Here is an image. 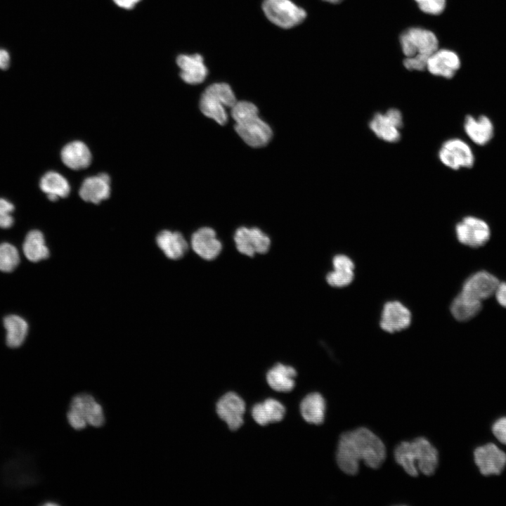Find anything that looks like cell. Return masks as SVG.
Instances as JSON below:
<instances>
[{"mask_svg":"<svg viewBox=\"0 0 506 506\" xmlns=\"http://www.w3.org/2000/svg\"><path fill=\"white\" fill-rule=\"evenodd\" d=\"M233 240L238 251L248 257L266 253L271 246L268 235L256 227L238 228L235 232Z\"/></svg>","mask_w":506,"mask_h":506,"instance_id":"obj_10","label":"cell"},{"mask_svg":"<svg viewBox=\"0 0 506 506\" xmlns=\"http://www.w3.org/2000/svg\"><path fill=\"white\" fill-rule=\"evenodd\" d=\"M494 294L498 304L506 308V282L499 283Z\"/></svg>","mask_w":506,"mask_h":506,"instance_id":"obj_35","label":"cell"},{"mask_svg":"<svg viewBox=\"0 0 506 506\" xmlns=\"http://www.w3.org/2000/svg\"><path fill=\"white\" fill-rule=\"evenodd\" d=\"M176 63L181 70L180 76L186 83L200 84L207 77V68L202 56L198 53L181 54L177 57Z\"/></svg>","mask_w":506,"mask_h":506,"instance_id":"obj_19","label":"cell"},{"mask_svg":"<svg viewBox=\"0 0 506 506\" xmlns=\"http://www.w3.org/2000/svg\"><path fill=\"white\" fill-rule=\"evenodd\" d=\"M285 408L278 401L268 398L253 406L252 416L257 424L266 426L271 422H280L285 415Z\"/></svg>","mask_w":506,"mask_h":506,"instance_id":"obj_24","label":"cell"},{"mask_svg":"<svg viewBox=\"0 0 506 506\" xmlns=\"http://www.w3.org/2000/svg\"><path fill=\"white\" fill-rule=\"evenodd\" d=\"M499 283L494 275L486 271H479L465 281L460 293L469 299L482 301L495 294Z\"/></svg>","mask_w":506,"mask_h":506,"instance_id":"obj_11","label":"cell"},{"mask_svg":"<svg viewBox=\"0 0 506 506\" xmlns=\"http://www.w3.org/2000/svg\"><path fill=\"white\" fill-rule=\"evenodd\" d=\"M492 432L500 443L506 445V417L499 419L493 424Z\"/></svg>","mask_w":506,"mask_h":506,"instance_id":"obj_34","label":"cell"},{"mask_svg":"<svg viewBox=\"0 0 506 506\" xmlns=\"http://www.w3.org/2000/svg\"><path fill=\"white\" fill-rule=\"evenodd\" d=\"M231 110L234 129L247 145L261 148L269 143L273 136L272 129L259 116V110L253 103L237 101Z\"/></svg>","mask_w":506,"mask_h":506,"instance_id":"obj_3","label":"cell"},{"mask_svg":"<svg viewBox=\"0 0 506 506\" xmlns=\"http://www.w3.org/2000/svg\"><path fill=\"white\" fill-rule=\"evenodd\" d=\"M333 271L326 275L327 283L335 287L349 285L353 280L354 264L344 254H337L332 259Z\"/></svg>","mask_w":506,"mask_h":506,"instance_id":"obj_23","label":"cell"},{"mask_svg":"<svg viewBox=\"0 0 506 506\" xmlns=\"http://www.w3.org/2000/svg\"><path fill=\"white\" fill-rule=\"evenodd\" d=\"M15 209L13 204L4 197H0V228H9L14 223L12 213Z\"/></svg>","mask_w":506,"mask_h":506,"instance_id":"obj_32","label":"cell"},{"mask_svg":"<svg viewBox=\"0 0 506 506\" xmlns=\"http://www.w3.org/2000/svg\"><path fill=\"white\" fill-rule=\"evenodd\" d=\"M20 263L17 248L9 242L0 244V271L9 273L14 271Z\"/></svg>","mask_w":506,"mask_h":506,"instance_id":"obj_31","label":"cell"},{"mask_svg":"<svg viewBox=\"0 0 506 506\" xmlns=\"http://www.w3.org/2000/svg\"><path fill=\"white\" fill-rule=\"evenodd\" d=\"M155 242L164 254L172 260L182 258L189 247L184 236L179 231H162L156 236Z\"/></svg>","mask_w":506,"mask_h":506,"instance_id":"obj_21","label":"cell"},{"mask_svg":"<svg viewBox=\"0 0 506 506\" xmlns=\"http://www.w3.org/2000/svg\"><path fill=\"white\" fill-rule=\"evenodd\" d=\"M411 322L408 308L398 301L386 303L383 307L379 325L387 332L394 333L407 328Z\"/></svg>","mask_w":506,"mask_h":506,"instance_id":"obj_16","label":"cell"},{"mask_svg":"<svg viewBox=\"0 0 506 506\" xmlns=\"http://www.w3.org/2000/svg\"><path fill=\"white\" fill-rule=\"evenodd\" d=\"M60 157L64 164L74 170L86 168L91 162L90 150L80 141H74L66 144L62 148Z\"/></svg>","mask_w":506,"mask_h":506,"instance_id":"obj_22","label":"cell"},{"mask_svg":"<svg viewBox=\"0 0 506 506\" xmlns=\"http://www.w3.org/2000/svg\"><path fill=\"white\" fill-rule=\"evenodd\" d=\"M134 4L140 1L141 0H131Z\"/></svg>","mask_w":506,"mask_h":506,"instance_id":"obj_39","label":"cell"},{"mask_svg":"<svg viewBox=\"0 0 506 506\" xmlns=\"http://www.w3.org/2000/svg\"><path fill=\"white\" fill-rule=\"evenodd\" d=\"M323 1L331 3V4H338V3L341 2L342 0H323Z\"/></svg>","mask_w":506,"mask_h":506,"instance_id":"obj_38","label":"cell"},{"mask_svg":"<svg viewBox=\"0 0 506 506\" xmlns=\"http://www.w3.org/2000/svg\"><path fill=\"white\" fill-rule=\"evenodd\" d=\"M403 125V115L395 108L384 112L375 113L368 123L370 129L379 139L389 143H396L401 139Z\"/></svg>","mask_w":506,"mask_h":506,"instance_id":"obj_8","label":"cell"},{"mask_svg":"<svg viewBox=\"0 0 506 506\" xmlns=\"http://www.w3.org/2000/svg\"><path fill=\"white\" fill-rule=\"evenodd\" d=\"M22 249L25 257L32 262L44 260L50 254L44 236L39 230H32L27 234Z\"/></svg>","mask_w":506,"mask_h":506,"instance_id":"obj_28","label":"cell"},{"mask_svg":"<svg viewBox=\"0 0 506 506\" xmlns=\"http://www.w3.org/2000/svg\"><path fill=\"white\" fill-rule=\"evenodd\" d=\"M4 326L6 331V342L11 348L20 346L28 333V324L18 315H8L4 318Z\"/></svg>","mask_w":506,"mask_h":506,"instance_id":"obj_29","label":"cell"},{"mask_svg":"<svg viewBox=\"0 0 506 506\" xmlns=\"http://www.w3.org/2000/svg\"><path fill=\"white\" fill-rule=\"evenodd\" d=\"M81 198L89 202L98 204L109 197L110 179L107 174H99L84 180L79 188Z\"/></svg>","mask_w":506,"mask_h":506,"instance_id":"obj_20","label":"cell"},{"mask_svg":"<svg viewBox=\"0 0 506 506\" xmlns=\"http://www.w3.org/2000/svg\"><path fill=\"white\" fill-rule=\"evenodd\" d=\"M420 9L425 13L439 15L446 6V0H415Z\"/></svg>","mask_w":506,"mask_h":506,"instance_id":"obj_33","label":"cell"},{"mask_svg":"<svg viewBox=\"0 0 506 506\" xmlns=\"http://www.w3.org/2000/svg\"><path fill=\"white\" fill-rule=\"evenodd\" d=\"M385 458L386 447L384 443L366 427L344 432L339 437L336 454L337 463L346 474H356L361 461L370 468L377 469Z\"/></svg>","mask_w":506,"mask_h":506,"instance_id":"obj_1","label":"cell"},{"mask_svg":"<svg viewBox=\"0 0 506 506\" xmlns=\"http://www.w3.org/2000/svg\"><path fill=\"white\" fill-rule=\"evenodd\" d=\"M474 457L480 472L485 476L498 475L506 466V454L493 443L477 448Z\"/></svg>","mask_w":506,"mask_h":506,"instance_id":"obj_14","label":"cell"},{"mask_svg":"<svg viewBox=\"0 0 506 506\" xmlns=\"http://www.w3.org/2000/svg\"><path fill=\"white\" fill-rule=\"evenodd\" d=\"M68 410L76 413L87 425L100 427L105 423L103 407L90 394L75 395L70 401Z\"/></svg>","mask_w":506,"mask_h":506,"instance_id":"obj_12","label":"cell"},{"mask_svg":"<svg viewBox=\"0 0 506 506\" xmlns=\"http://www.w3.org/2000/svg\"><path fill=\"white\" fill-rule=\"evenodd\" d=\"M396 462L411 476L432 475L439 464L436 448L424 437L402 441L394 449Z\"/></svg>","mask_w":506,"mask_h":506,"instance_id":"obj_2","label":"cell"},{"mask_svg":"<svg viewBox=\"0 0 506 506\" xmlns=\"http://www.w3.org/2000/svg\"><path fill=\"white\" fill-rule=\"evenodd\" d=\"M216 411L218 416L226 422L228 428L235 431L243 424L245 403L237 394L228 392L216 403Z\"/></svg>","mask_w":506,"mask_h":506,"instance_id":"obj_13","label":"cell"},{"mask_svg":"<svg viewBox=\"0 0 506 506\" xmlns=\"http://www.w3.org/2000/svg\"><path fill=\"white\" fill-rule=\"evenodd\" d=\"M296 370L290 365L277 363L266 374L270 387L279 392L291 391L295 384Z\"/></svg>","mask_w":506,"mask_h":506,"instance_id":"obj_25","label":"cell"},{"mask_svg":"<svg viewBox=\"0 0 506 506\" xmlns=\"http://www.w3.org/2000/svg\"><path fill=\"white\" fill-rule=\"evenodd\" d=\"M190 246L195 253L207 261L216 259L222 249V244L217 238L215 231L207 226L202 227L193 233Z\"/></svg>","mask_w":506,"mask_h":506,"instance_id":"obj_15","label":"cell"},{"mask_svg":"<svg viewBox=\"0 0 506 506\" xmlns=\"http://www.w3.org/2000/svg\"><path fill=\"white\" fill-rule=\"evenodd\" d=\"M11 56L8 51L0 48V69L7 70L10 67Z\"/></svg>","mask_w":506,"mask_h":506,"instance_id":"obj_36","label":"cell"},{"mask_svg":"<svg viewBox=\"0 0 506 506\" xmlns=\"http://www.w3.org/2000/svg\"><path fill=\"white\" fill-rule=\"evenodd\" d=\"M237 102L234 92L226 83H214L207 86L200 100L202 114L223 125L228 121L226 108H231Z\"/></svg>","mask_w":506,"mask_h":506,"instance_id":"obj_4","label":"cell"},{"mask_svg":"<svg viewBox=\"0 0 506 506\" xmlns=\"http://www.w3.org/2000/svg\"><path fill=\"white\" fill-rule=\"evenodd\" d=\"M467 136L476 145L484 146L493 137L494 126L491 119L484 115L475 117L467 115L463 123Z\"/></svg>","mask_w":506,"mask_h":506,"instance_id":"obj_18","label":"cell"},{"mask_svg":"<svg viewBox=\"0 0 506 506\" xmlns=\"http://www.w3.org/2000/svg\"><path fill=\"white\" fill-rule=\"evenodd\" d=\"M460 67L458 56L446 49H437L429 58L427 69L433 75L452 78Z\"/></svg>","mask_w":506,"mask_h":506,"instance_id":"obj_17","label":"cell"},{"mask_svg":"<svg viewBox=\"0 0 506 506\" xmlns=\"http://www.w3.org/2000/svg\"><path fill=\"white\" fill-rule=\"evenodd\" d=\"M39 187L51 201L66 197L70 192L67 180L55 171H47L41 177Z\"/></svg>","mask_w":506,"mask_h":506,"instance_id":"obj_26","label":"cell"},{"mask_svg":"<svg viewBox=\"0 0 506 506\" xmlns=\"http://www.w3.org/2000/svg\"><path fill=\"white\" fill-rule=\"evenodd\" d=\"M114 2L119 7L126 9L132 8L135 4L131 0H113Z\"/></svg>","mask_w":506,"mask_h":506,"instance_id":"obj_37","label":"cell"},{"mask_svg":"<svg viewBox=\"0 0 506 506\" xmlns=\"http://www.w3.org/2000/svg\"><path fill=\"white\" fill-rule=\"evenodd\" d=\"M400 42L406 58H417L427 61L439 46L436 35L420 27H411L406 30L400 36Z\"/></svg>","mask_w":506,"mask_h":506,"instance_id":"obj_5","label":"cell"},{"mask_svg":"<svg viewBox=\"0 0 506 506\" xmlns=\"http://www.w3.org/2000/svg\"><path fill=\"white\" fill-rule=\"evenodd\" d=\"M326 403L319 393L306 396L300 403V413L304 420L310 424H320L324 422Z\"/></svg>","mask_w":506,"mask_h":506,"instance_id":"obj_27","label":"cell"},{"mask_svg":"<svg viewBox=\"0 0 506 506\" xmlns=\"http://www.w3.org/2000/svg\"><path fill=\"white\" fill-rule=\"evenodd\" d=\"M455 233L460 242L471 247H479L489 240L491 231L488 224L483 219L467 216L455 226Z\"/></svg>","mask_w":506,"mask_h":506,"instance_id":"obj_9","label":"cell"},{"mask_svg":"<svg viewBox=\"0 0 506 506\" xmlns=\"http://www.w3.org/2000/svg\"><path fill=\"white\" fill-rule=\"evenodd\" d=\"M439 161L453 170L472 168L474 164V155L470 145L459 138L445 141L438 152Z\"/></svg>","mask_w":506,"mask_h":506,"instance_id":"obj_7","label":"cell"},{"mask_svg":"<svg viewBox=\"0 0 506 506\" xmlns=\"http://www.w3.org/2000/svg\"><path fill=\"white\" fill-rule=\"evenodd\" d=\"M262 10L268 20L285 29L297 26L306 17V11L291 0H264Z\"/></svg>","mask_w":506,"mask_h":506,"instance_id":"obj_6","label":"cell"},{"mask_svg":"<svg viewBox=\"0 0 506 506\" xmlns=\"http://www.w3.org/2000/svg\"><path fill=\"white\" fill-rule=\"evenodd\" d=\"M482 308L481 301L459 293L450 306L453 316L458 321H467L476 316Z\"/></svg>","mask_w":506,"mask_h":506,"instance_id":"obj_30","label":"cell"}]
</instances>
